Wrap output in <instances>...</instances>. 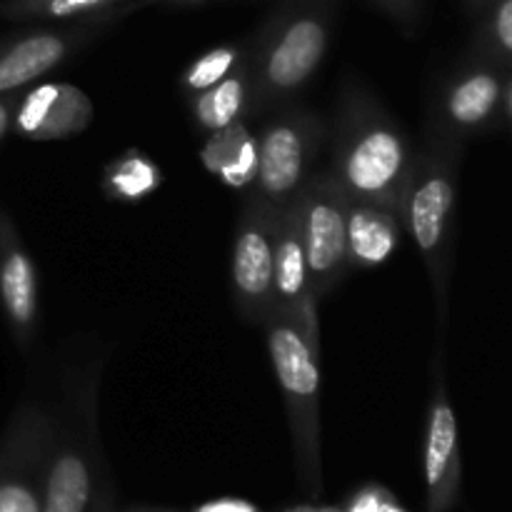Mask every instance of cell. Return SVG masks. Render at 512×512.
Here are the masks:
<instances>
[{
    "instance_id": "6da1fadb",
    "label": "cell",
    "mask_w": 512,
    "mask_h": 512,
    "mask_svg": "<svg viewBox=\"0 0 512 512\" xmlns=\"http://www.w3.org/2000/svg\"><path fill=\"white\" fill-rule=\"evenodd\" d=\"M415 150L395 115L363 80H343L328 175L348 200L398 210Z\"/></svg>"
},
{
    "instance_id": "7a4b0ae2",
    "label": "cell",
    "mask_w": 512,
    "mask_h": 512,
    "mask_svg": "<svg viewBox=\"0 0 512 512\" xmlns=\"http://www.w3.org/2000/svg\"><path fill=\"white\" fill-rule=\"evenodd\" d=\"M103 353H85L60 375L58 403L50 405L43 512H98L103 485L98 400Z\"/></svg>"
},
{
    "instance_id": "3957f363",
    "label": "cell",
    "mask_w": 512,
    "mask_h": 512,
    "mask_svg": "<svg viewBox=\"0 0 512 512\" xmlns=\"http://www.w3.org/2000/svg\"><path fill=\"white\" fill-rule=\"evenodd\" d=\"M338 5L340 0H278L248 38L245 120L265 118L305 93L333 43Z\"/></svg>"
},
{
    "instance_id": "277c9868",
    "label": "cell",
    "mask_w": 512,
    "mask_h": 512,
    "mask_svg": "<svg viewBox=\"0 0 512 512\" xmlns=\"http://www.w3.org/2000/svg\"><path fill=\"white\" fill-rule=\"evenodd\" d=\"M463 155L465 148L460 145L423 143V148L415 150L398 205L403 228L413 235L428 270L438 315V343H445L448 335Z\"/></svg>"
},
{
    "instance_id": "5b68a950",
    "label": "cell",
    "mask_w": 512,
    "mask_h": 512,
    "mask_svg": "<svg viewBox=\"0 0 512 512\" xmlns=\"http://www.w3.org/2000/svg\"><path fill=\"white\" fill-rule=\"evenodd\" d=\"M270 363L283 393L290 445L303 488L313 498L323 493V448H320V340L285 310L270 308L260 323Z\"/></svg>"
},
{
    "instance_id": "8992f818",
    "label": "cell",
    "mask_w": 512,
    "mask_h": 512,
    "mask_svg": "<svg viewBox=\"0 0 512 512\" xmlns=\"http://www.w3.org/2000/svg\"><path fill=\"white\" fill-rule=\"evenodd\" d=\"M512 120V70L465 58L435 85L428 100L423 143L460 145L485 133H508Z\"/></svg>"
},
{
    "instance_id": "52a82bcc",
    "label": "cell",
    "mask_w": 512,
    "mask_h": 512,
    "mask_svg": "<svg viewBox=\"0 0 512 512\" xmlns=\"http://www.w3.org/2000/svg\"><path fill=\"white\" fill-rule=\"evenodd\" d=\"M325 135V120L305 105L290 103L265 115L255 135V180L248 193L273 208L293 203L315 173Z\"/></svg>"
},
{
    "instance_id": "ba28073f",
    "label": "cell",
    "mask_w": 512,
    "mask_h": 512,
    "mask_svg": "<svg viewBox=\"0 0 512 512\" xmlns=\"http://www.w3.org/2000/svg\"><path fill=\"white\" fill-rule=\"evenodd\" d=\"M123 15L48 23L0 38V95L20 93L115 28Z\"/></svg>"
},
{
    "instance_id": "9c48e42d",
    "label": "cell",
    "mask_w": 512,
    "mask_h": 512,
    "mask_svg": "<svg viewBox=\"0 0 512 512\" xmlns=\"http://www.w3.org/2000/svg\"><path fill=\"white\" fill-rule=\"evenodd\" d=\"M293 205L298 215L300 243H303L305 263H308L310 285L320 303L350 275L348 250H345L348 198L325 170V173L310 175Z\"/></svg>"
},
{
    "instance_id": "30bf717a",
    "label": "cell",
    "mask_w": 512,
    "mask_h": 512,
    "mask_svg": "<svg viewBox=\"0 0 512 512\" xmlns=\"http://www.w3.org/2000/svg\"><path fill=\"white\" fill-rule=\"evenodd\" d=\"M50 405L28 395L0 433V512H43Z\"/></svg>"
},
{
    "instance_id": "8fae6325",
    "label": "cell",
    "mask_w": 512,
    "mask_h": 512,
    "mask_svg": "<svg viewBox=\"0 0 512 512\" xmlns=\"http://www.w3.org/2000/svg\"><path fill=\"white\" fill-rule=\"evenodd\" d=\"M280 208L245 195L230 255V290L240 318L260 325L275 305V228Z\"/></svg>"
},
{
    "instance_id": "7c38bea8",
    "label": "cell",
    "mask_w": 512,
    "mask_h": 512,
    "mask_svg": "<svg viewBox=\"0 0 512 512\" xmlns=\"http://www.w3.org/2000/svg\"><path fill=\"white\" fill-rule=\"evenodd\" d=\"M430 373H433V388H430L423 443L425 505L428 512H450L458 505L463 490V460H460L458 420L445 378V343H435Z\"/></svg>"
},
{
    "instance_id": "4fadbf2b",
    "label": "cell",
    "mask_w": 512,
    "mask_h": 512,
    "mask_svg": "<svg viewBox=\"0 0 512 512\" xmlns=\"http://www.w3.org/2000/svg\"><path fill=\"white\" fill-rule=\"evenodd\" d=\"M0 310L23 355L33 350L40 328L38 270L25 248L13 215L0 205Z\"/></svg>"
},
{
    "instance_id": "5bb4252c",
    "label": "cell",
    "mask_w": 512,
    "mask_h": 512,
    "mask_svg": "<svg viewBox=\"0 0 512 512\" xmlns=\"http://www.w3.org/2000/svg\"><path fill=\"white\" fill-rule=\"evenodd\" d=\"M95 108L85 90L70 83H38L20 90L13 130L33 143L68 140L93 125Z\"/></svg>"
},
{
    "instance_id": "9a60e30c",
    "label": "cell",
    "mask_w": 512,
    "mask_h": 512,
    "mask_svg": "<svg viewBox=\"0 0 512 512\" xmlns=\"http://www.w3.org/2000/svg\"><path fill=\"white\" fill-rule=\"evenodd\" d=\"M275 308L285 310L290 318L298 320L315 340H320V318L318 298L310 285L308 263H305L303 243H300L298 215L295 205H285L278 213V228H275Z\"/></svg>"
},
{
    "instance_id": "2e32d148",
    "label": "cell",
    "mask_w": 512,
    "mask_h": 512,
    "mask_svg": "<svg viewBox=\"0 0 512 512\" xmlns=\"http://www.w3.org/2000/svg\"><path fill=\"white\" fill-rule=\"evenodd\" d=\"M403 220L393 208L363 200H348L345 210V250L348 268L368 270L383 265L403 240Z\"/></svg>"
},
{
    "instance_id": "e0dca14e",
    "label": "cell",
    "mask_w": 512,
    "mask_h": 512,
    "mask_svg": "<svg viewBox=\"0 0 512 512\" xmlns=\"http://www.w3.org/2000/svg\"><path fill=\"white\" fill-rule=\"evenodd\" d=\"M143 0H0V18L15 23H73L103 15L138 13Z\"/></svg>"
},
{
    "instance_id": "ac0fdd59",
    "label": "cell",
    "mask_w": 512,
    "mask_h": 512,
    "mask_svg": "<svg viewBox=\"0 0 512 512\" xmlns=\"http://www.w3.org/2000/svg\"><path fill=\"white\" fill-rule=\"evenodd\" d=\"M205 170L238 190H250L255 180V135L245 123L210 133L200 150Z\"/></svg>"
},
{
    "instance_id": "d6986e66",
    "label": "cell",
    "mask_w": 512,
    "mask_h": 512,
    "mask_svg": "<svg viewBox=\"0 0 512 512\" xmlns=\"http://www.w3.org/2000/svg\"><path fill=\"white\" fill-rule=\"evenodd\" d=\"M250 100V75H248V60L220 80L213 88L203 90V93L188 98L190 120L195 128L203 135L218 133V130L230 128L235 123H245V110H248Z\"/></svg>"
},
{
    "instance_id": "ffe728a7",
    "label": "cell",
    "mask_w": 512,
    "mask_h": 512,
    "mask_svg": "<svg viewBox=\"0 0 512 512\" xmlns=\"http://www.w3.org/2000/svg\"><path fill=\"white\" fill-rule=\"evenodd\" d=\"M163 185V170L143 150H125L103 168L105 198L115 203H140Z\"/></svg>"
},
{
    "instance_id": "44dd1931",
    "label": "cell",
    "mask_w": 512,
    "mask_h": 512,
    "mask_svg": "<svg viewBox=\"0 0 512 512\" xmlns=\"http://www.w3.org/2000/svg\"><path fill=\"white\" fill-rule=\"evenodd\" d=\"M468 55L512 70V0H495L475 18Z\"/></svg>"
},
{
    "instance_id": "7402d4cb",
    "label": "cell",
    "mask_w": 512,
    "mask_h": 512,
    "mask_svg": "<svg viewBox=\"0 0 512 512\" xmlns=\"http://www.w3.org/2000/svg\"><path fill=\"white\" fill-rule=\"evenodd\" d=\"M245 60H248V40L208 48L205 53H200L198 58L190 60V63L185 65L183 73H180V93L188 100L193 98V95L203 93V90L213 88L220 80L233 75Z\"/></svg>"
},
{
    "instance_id": "603a6c76",
    "label": "cell",
    "mask_w": 512,
    "mask_h": 512,
    "mask_svg": "<svg viewBox=\"0 0 512 512\" xmlns=\"http://www.w3.org/2000/svg\"><path fill=\"white\" fill-rule=\"evenodd\" d=\"M403 505L380 483H365L345 498L340 512H400Z\"/></svg>"
},
{
    "instance_id": "cb8c5ba5",
    "label": "cell",
    "mask_w": 512,
    "mask_h": 512,
    "mask_svg": "<svg viewBox=\"0 0 512 512\" xmlns=\"http://www.w3.org/2000/svg\"><path fill=\"white\" fill-rule=\"evenodd\" d=\"M370 3L383 10L405 33H415L425 13V0H370Z\"/></svg>"
},
{
    "instance_id": "d4e9b609",
    "label": "cell",
    "mask_w": 512,
    "mask_h": 512,
    "mask_svg": "<svg viewBox=\"0 0 512 512\" xmlns=\"http://www.w3.org/2000/svg\"><path fill=\"white\" fill-rule=\"evenodd\" d=\"M190 512H263L255 503L243 498H215L195 505Z\"/></svg>"
},
{
    "instance_id": "484cf974",
    "label": "cell",
    "mask_w": 512,
    "mask_h": 512,
    "mask_svg": "<svg viewBox=\"0 0 512 512\" xmlns=\"http://www.w3.org/2000/svg\"><path fill=\"white\" fill-rule=\"evenodd\" d=\"M20 93H8L0 95V143L10 135L13 130V115H15V103H18Z\"/></svg>"
},
{
    "instance_id": "4316f807",
    "label": "cell",
    "mask_w": 512,
    "mask_h": 512,
    "mask_svg": "<svg viewBox=\"0 0 512 512\" xmlns=\"http://www.w3.org/2000/svg\"><path fill=\"white\" fill-rule=\"evenodd\" d=\"M215 3V0H143V8L148 5H175V8H190V5H205Z\"/></svg>"
},
{
    "instance_id": "83f0119b",
    "label": "cell",
    "mask_w": 512,
    "mask_h": 512,
    "mask_svg": "<svg viewBox=\"0 0 512 512\" xmlns=\"http://www.w3.org/2000/svg\"><path fill=\"white\" fill-rule=\"evenodd\" d=\"M495 0H463V5H465V10H468L470 15H473V18H478L480 13H483L485 8H488V5H493Z\"/></svg>"
},
{
    "instance_id": "f1b7e54d",
    "label": "cell",
    "mask_w": 512,
    "mask_h": 512,
    "mask_svg": "<svg viewBox=\"0 0 512 512\" xmlns=\"http://www.w3.org/2000/svg\"><path fill=\"white\" fill-rule=\"evenodd\" d=\"M285 512H313V505H298V508H288Z\"/></svg>"
},
{
    "instance_id": "f546056e",
    "label": "cell",
    "mask_w": 512,
    "mask_h": 512,
    "mask_svg": "<svg viewBox=\"0 0 512 512\" xmlns=\"http://www.w3.org/2000/svg\"><path fill=\"white\" fill-rule=\"evenodd\" d=\"M313 512H340V508H315L313 505Z\"/></svg>"
},
{
    "instance_id": "4dcf8cb0",
    "label": "cell",
    "mask_w": 512,
    "mask_h": 512,
    "mask_svg": "<svg viewBox=\"0 0 512 512\" xmlns=\"http://www.w3.org/2000/svg\"><path fill=\"white\" fill-rule=\"evenodd\" d=\"M138 512H170V510H138Z\"/></svg>"
},
{
    "instance_id": "1f68e13d",
    "label": "cell",
    "mask_w": 512,
    "mask_h": 512,
    "mask_svg": "<svg viewBox=\"0 0 512 512\" xmlns=\"http://www.w3.org/2000/svg\"><path fill=\"white\" fill-rule=\"evenodd\" d=\"M400 512H408V510H405V508H403V510H400Z\"/></svg>"
}]
</instances>
